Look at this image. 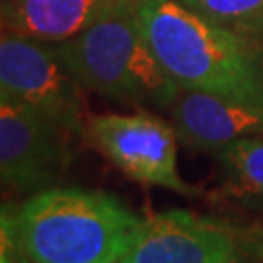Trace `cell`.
<instances>
[{
	"label": "cell",
	"instance_id": "1",
	"mask_svg": "<svg viewBox=\"0 0 263 263\" xmlns=\"http://www.w3.org/2000/svg\"><path fill=\"white\" fill-rule=\"evenodd\" d=\"M141 220L104 191H39L2 209V263H117Z\"/></svg>",
	"mask_w": 263,
	"mask_h": 263
},
{
	"label": "cell",
	"instance_id": "2",
	"mask_svg": "<svg viewBox=\"0 0 263 263\" xmlns=\"http://www.w3.org/2000/svg\"><path fill=\"white\" fill-rule=\"evenodd\" d=\"M160 65L181 90L263 104V43L218 28L179 0H133Z\"/></svg>",
	"mask_w": 263,
	"mask_h": 263
},
{
	"label": "cell",
	"instance_id": "3",
	"mask_svg": "<svg viewBox=\"0 0 263 263\" xmlns=\"http://www.w3.org/2000/svg\"><path fill=\"white\" fill-rule=\"evenodd\" d=\"M55 47L78 84L117 102L170 109L181 90L160 65L133 0H113L90 28Z\"/></svg>",
	"mask_w": 263,
	"mask_h": 263
},
{
	"label": "cell",
	"instance_id": "4",
	"mask_svg": "<svg viewBox=\"0 0 263 263\" xmlns=\"http://www.w3.org/2000/svg\"><path fill=\"white\" fill-rule=\"evenodd\" d=\"M117 263H263V224L156 213L142 218Z\"/></svg>",
	"mask_w": 263,
	"mask_h": 263
},
{
	"label": "cell",
	"instance_id": "5",
	"mask_svg": "<svg viewBox=\"0 0 263 263\" xmlns=\"http://www.w3.org/2000/svg\"><path fill=\"white\" fill-rule=\"evenodd\" d=\"M78 86L57 53L55 43L2 29L0 100L24 105L76 139H86Z\"/></svg>",
	"mask_w": 263,
	"mask_h": 263
},
{
	"label": "cell",
	"instance_id": "6",
	"mask_svg": "<svg viewBox=\"0 0 263 263\" xmlns=\"http://www.w3.org/2000/svg\"><path fill=\"white\" fill-rule=\"evenodd\" d=\"M86 141L127 178L193 197L199 191L178 172V133L152 113H104L86 121Z\"/></svg>",
	"mask_w": 263,
	"mask_h": 263
},
{
	"label": "cell",
	"instance_id": "7",
	"mask_svg": "<svg viewBox=\"0 0 263 263\" xmlns=\"http://www.w3.org/2000/svg\"><path fill=\"white\" fill-rule=\"evenodd\" d=\"M74 135L28 107L0 100V176L6 187L39 193L57 187Z\"/></svg>",
	"mask_w": 263,
	"mask_h": 263
},
{
	"label": "cell",
	"instance_id": "8",
	"mask_svg": "<svg viewBox=\"0 0 263 263\" xmlns=\"http://www.w3.org/2000/svg\"><path fill=\"white\" fill-rule=\"evenodd\" d=\"M170 115L178 139L193 151L218 152L238 139L263 137V104L179 90Z\"/></svg>",
	"mask_w": 263,
	"mask_h": 263
},
{
	"label": "cell",
	"instance_id": "9",
	"mask_svg": "<svg viewBox=\"0 0 263 263\" xmlns=\"http://www.w3.org/2000/svg\"><path fill=\"white\" fill-rule=\"evenodd\" d=\"M113 0H6L2 26L28 37L61 43L88 29Z\"/></svg>",
	"mask_w": 263,
	"mask_h": 263
},
{
	"label": "cell",
	"instance_id": "10",
	"mask_svg": "<svg viewBox=\"0 0 263 263\" xmlns=\"http://www.w3.org/2000/svg\"><path fill=\"white\" fill-rule=\"evenodd\" d=\"M228 191L240 197H263V137H244L216 152Z\"/></svg>",
	"mask_w": 263,
	"mask_h": 263
},
{
	"label": "cell",
	"instance_id": "11",
	"mask_svg": "<svg viewBox=\"0 0 263 263\" xmlns=\"http://www.w3.org/2000/svg\"><path fill=\"white\" fill-rule=\"evenodd\" d=\"M185 8L218 28L263 43V0H179Z\"/></svg>",
	"mask_w": 263,
	"mask_h": 263
}]
</instances>
